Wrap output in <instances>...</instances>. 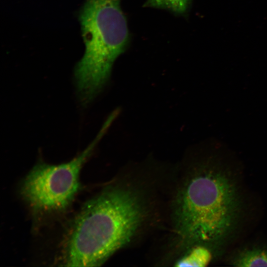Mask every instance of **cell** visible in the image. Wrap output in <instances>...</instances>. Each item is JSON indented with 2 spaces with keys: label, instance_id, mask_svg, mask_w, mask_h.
<instances>
[{
  "label": "cell",
  "instance_id": "1",
  "mask_svg": "<svg viewBox=\"0 0 267 267\" xmlns=\"http://www.w3.org/2000/svg\"><path fill=\"white\" fill-rule=\"evenodd\" d=\"M146 200L138 189L116 185L105 187L89 200L73 223L63 266H99L126 246L148 217Z\"/></svg>",
  "mask_w": 267,
  "mask_h": 267
},
{
  "label": "cell",
  "instance_id": "2",
  "mask_svg": "<svg viewBox=\"0 0 267 267\" xmlns=\"http://www.w3.org/2000/svg\"><path fill=\"white\" fill-rule=\"evenodd\" d=\"M237 205L234 185L225 175L205 167L192 170L175 199L176 231L190 245L218 242L232 228Z\"/></svg>",
  "mask_w": 267,
  "mask_h": 267
},
{
  "label": "cell",
  "instance_id": "3",
  "mask_svg": "<svg viewBox=\"0 0 267 267\" xmlns=\"http://www.w3.org/2000/svg\"><path fill=\"white\" fill-rule=\"evenodd\" d=\"M121 0H86L80 13L85 50L75 70L78 94L89 103L108 81L116 59L127 49L130 34Z\"/></svg>",
  "mask_w": 267,
  "mask_h": 267
},
{
  "label": "cell",
  "instance_id": "4",
  "mask_svg": "<svg viewBox=\"0 0 267 267\" xmlns=\"http://www.w3.org/2000/svg\"><path fill=\"white\" fill-rule=\"evenodd\" d=\"M110 124L106 121L94 140L69 162L59 165L39 162L33 167L23 181L21 194L35 212H60L69 206L79 190L83 165Z\"/></svg>",
  "mask_w": 267,
  "mask_h": 267
},
{
  "label": "cell",
  "instance_id": "5",
  "mask_svg": "<svg viewBox=\"0 0 267 267\" xmlns=\"http://www.w3.org/2000/svg\"><path fill=\"white\" fill-rule=\"evenodd\" d=\"M185 253L175 262L177 267L206 266L212 259L210 251L204 245H193Z\"/></svg>",
  "mask_w": 267,
  "mask_h": 267
},
{
  "label": "cell",
  "instance_id": "6",
  "mask_svg": "<svg viewBox=\"0 0 267 267\" xmlns=\"http://www.w3.org/2000/svg\"><path fill=\"white\" fill-rule=\"evenodd\" d=\"M192 2V0H146L143 6L166 10L177 16L185 17Z\"/></svg>",
  "mask_w": 267,
  "mask_h": 267
},
{
  "label": "cell",
  "instance_id": "7",
  "mask_svg": "<svg viewBox=\"0 0 267 267\" xmlns=\"http://www.w3.org/2000/svg\"><path fill=\"white\" fill-rule=\"evenodd\" d=\"M240 267H267V250L254 249L243 252L235 262Z\"/></svg>",
  "mask_w": 267,
  "mask_h": 267
}]
</instances>
